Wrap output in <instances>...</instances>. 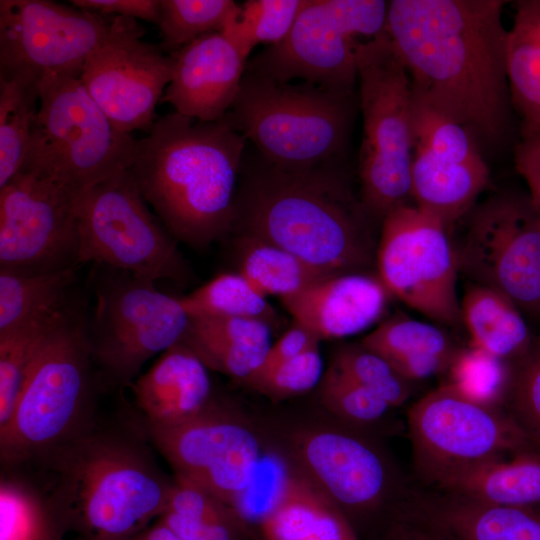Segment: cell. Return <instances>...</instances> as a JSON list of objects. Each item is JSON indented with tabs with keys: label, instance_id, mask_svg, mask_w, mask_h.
Listing matches in <instances>:
<instances>
[{
	"label": "cell",
	"instance_id": "cell-28",
	"mask_svg": "<svg viewBox=\"0 0 540 540\" xmlns=\"http://www.w3.org/2000/svg\"><path fill=\"white\" fill-rule=\"evenodd\" d=\"M260 530L263 540H359L343 509L308 477L294 473Z\"/></svg>",
	"mask_w": 540,
	"mask_h": 540
},
{
	"label": "cell",
	"instance_id": "cell-20",
	"mask_svg": "<svg viewBox=\"0 0 540 540\" xmlns=\"http://www.w3.org/2000/svg\"><path fill=\"white\" fill-rule=\"evenodd\" d=\"M294 446L305 476L342 509L374 511L393 489L385 456L363 436L347 430H309Z\"/></svg>",
	"mask_w": 540,
	"mask_h": 540
},
{
	"label": "cell",
	"instance_id": "cell-11",
	"mask_svg": "<svg viewBox=\"0 0 540 540\" xmlns=\"http://www.w3.org/2000/svg\"><path fill=\"white\" fill-rule=\"evenodd\" d=\"M387 11L388 2L382 0H306L288 36L258 54L245 71L353 93L357 39L380 34Z\"/></svg>",
	"mask_w": 540,
	"mask_h": 540
},
{
	"label": "cell",
	"instance_id": "cell-46",
	"mask_svg": "<svg viewBox=\"0 0 540 540\" xmlns=\"http://www.w3.org/2000/svg\"><path fill=\"white\" fill-rule=\"evenodd\" d=\"M158 519L181 540H241L247 528L240 522L199 521L171 512Z\"/></svg>",
	"mask_w": 540,
	"mask_h": 540
},
{
	"label": "cell",
	"instance_id": "cell-25",
	"mask_svg": "<svg viewBox=\"0 0 540 540\" xmlns=\"http://www.w3.org/2000/svg\"><path fill=\"white\" fill-rule=\"evenodd\" d=\"M207 367L242 381L262 363L271 346L269 323L260 319L190 316L180 341Z\"/></svg>",
	"mask_w": 540,
	"mask_h": 540
},
{
	"label": "cell",
	"instance_id": "cell-6",
	"mask_svg": "<svg viewBox=\"0 0 540 540\" xmlns=\"http://www.w3.org/2000/svg\"><path fill=\"white\" fill-rule=\"evenodd\" d=\"M354 100V93L245 71L226 118L270 163L286 169H310L341 156L351 129Z\"/></svg>",
	"mask_w": 540,
	"mask_h": 540
},
{
	"label": "cell",
	"instance_id": "cell-14",
	"mask_svg": "<svg viewBox=\"0 0 540 540\" xmlns=\"http://www.w3.org/2000/svg\"><path fill=\"white\" fill-rule=\"evenodd\" d=\"M376 262L389 294L438 323L462 324L455 249L439 219L414 204L388 213L382 220Z\"/></svg>",
	"mask_w": 540,
	"mask_h": 540
},
{
	"label": "cell",
	"instance_id": "cell-36",
	"mask_svg": "<svg viewBox=\"0 0 540 540\" xmlns=\"http://www.w3.org/2000/svg\"><path fill=\"white\" fill-rule=\"evenodd\" d=\"M189 316L209 315L260 319L272 309L266 297L238 273H222L190 294L180 297Z\"/></svg>",
	"mask_w": 540,
	"mask_h": 540
},
{
	"label": "cell",
	"instance_id": "cell-5",
	"mask_svg": "<svg viewBox=\"0 0 540 540\" xmlns=\"http://www.w3.org/2000/svg\"><path fill=\"white\" fill-rule=\"evenodd\" d=\"M85 308L76 298L44 333L7 425L1 458L20 463L48 455L79 435L93 386L94 361L85 335Z\"/></svg>",
	"mask_w": 540,
	"mask_h": 540
},
{
	"label": "cell",
	"instance_id": "cell-43",
	"mask_svg": "<svg viewBox=\"0 0 540 540\" xmlns=\"http://www.w3.org/2000/svg\"><path fill=\"white\" fill-rule=\"evenodd\" d=\"M0 540H42L55 527L52 517L24 487L2 481Z\"/></svg>",
	"mask_w": 540,
	"mask_h": 540
},
{
	"label": "cell",
	"instance_id": "cell-9",
	"mask_svg": "<svg viewBox=\"0 0 540 540\" xmlns=\"http://www.w3.org/2000/svg\"><path fill=\"white\" fill-rule=\"evenodd\" d=\"M93 265L95 306L84 324L89 349L106 381L131 385L150 358L182 340L190 316L155 281Z\"/></svg>",
	"mask_w": 540,
	"mask_h": 540
},
{
	"label": "cell",
	"instance_id": "cell-32",
	"mask_svg": "<svg viewBox=\"0 0 540 540\" xmlns=\"http://www.w3.org/2000/svg\"><path fill=\"white\" fill-rule=\"evenodd\" d=\"M40 77L0 74V188L24 163L39 109Z\"/></svg>",
	"mask_w": 540,
	"mask_h": 540
},
{
	"label": "cell",
	"instance_id": "cell-21",
	"mask_svg": "<svg viewBox=\"0 0 540 540\" xmlns=\"http://www.w3.org/2000/svg\"><path fill=\"white\" fill-rule=\"evenodd\" d=\"M170 55L172 78L160 102L200 121L224 118L239 93L247 58L220 32L205 34Z\"/></svg>",
	"mask_w": 540,
	"mask_h": 540
},
{
	"label": "cell",
	"instance_id": "cell-50",
	"mask_svg": "<svg viewBox=\"0 0 540 540\" xmlns=\"http://www.w3.org/2000/svg\"><path fill=\"white\" fill-rule=\"evenodd\" d=\"M123 540H181L171 529L159 519L152 526Z\"/></svg>",
	"mask_w": 540,
	"mask_h": 540
},
{
	"label": "cell",
	"instance_id": "cell-23",
	"mask_svg": "<svg viewBox=\"0 0 540 540\" xmlns=\"http://www.w3.org/2000/svg\"><path fill=\"white\" fill-rule=\"evenodd\" d=\"M131 387L137 407L151 426L181 423L212 403L208 369L182 342L164 351Z\"/></svg>",
	"mask_w": 540,
	"mask_h": 540
},
{
	"label": "cell",
	"instance_id": "cell-37",
	"mask_svg": "<svg viewBox=\"0 0 540 540\" xmlns=\"http://www.w3.org/2000/svg\"><path fill=\"white\" fill-rule=\"evenodd\" d=\"M60 312L0 336V429L12 416L41 338Z\"/></svg>",
	"mask_w": 540,
	"mask_h": 540
},
{
	"label": "cell",
	"instance_id": "cell-10",
	"mask_svg": "<svg viewBox=\"0 0 540 540\" xmlns=\"http://www.w3.org/2000/svg\"><path fill=\"white\" fill-rule=\"evenodd\" d=\"M79 262H91L153 280L183 282L188 265L177 240L142 197L125 170L78 195Z\"/></svg>",
	"mask_w": 540,
	"mask_h": 540
},
{
	"label": "cell",
	"instance_id": "cell-4",
	"mask_svg": "<svg viewBox=\"0 0 540 540\" xmlns=\"http://www.w3.org/2000/svg\"><path fill=\"white\" fill-rule=\"evenodd\" d=\"M48 456L55 510L89 540L126 539L166 511L173 482L134 446L83 433Z\"/></svg>",
	"mask_w": 540,
	"mask_h": 540
},
{
	"label": "cell",
	"instance_id": "cell-3",
	"mask_svg": "<svg viewBox=\"0 0 540 540\" xmlns=\"http://www.w3.org/2000/svg\"><path fill=\"white\" fill-rule=\"evenodd\" d=\"M236 198L245 236L278 246L335 275L373 261L371 218L332 169H286L258 152Z\"/></svg>",
	"mask_w": 540,
	"mask_h": 540
},
{
	"label": "cell",
	"instance_id": "cell-31",
	"mask_svg": "<svg viewBox=\"0 0 540 540\" xmlns=\"http://www.w3.org/2000/svg\"><path fill=\"white\" fill-rule=\"evenodd\" d=\"M77 268L21 274L0 270V336L51 317L77 297Z\"/></svg>",
	"mask_w": 540,
	"mask_h": 540
},
{
	"label": "cell",
	"instance_id": "cell-40",
	"mask_svg": "<svg viewBox=\"0 0 540 540\" xmlns=\"http://www.w3.org/2000/svg\"><path fill=\"white\" fill-rule=\"evenodd\" d=\"M331 364L383 399L391 408L404 404L414 391L413 382L400 375L386 359L360 344L341 348Z\"/></svg>",
	"mask_w": 540,
	"mask_h": 540
},
{
	"label": "cell",
	"instance_id": "cell-39",
	"mask_svg": "<svg viewBox=\"0 0 540 540\" xmlns=\"http://www.w3.org/2000/svg\"><path fill=\"white\" fill-rule=\"evenodd\" d=\"M448 371L449 383L468 397L504 407L511 376L510 363L471 347L460 351Z\"/></svg>",
	"mask_w": 540,
	"mask_h": 540
},
{
	"label": "cell",
	"instance_id": "cell-30",
	"mask_svg": "<svg viewBox=\"0 0 540 540\" xmlns=\"http://www.w3.org/2000/svg\"><path fill=\"white\" fill-rule=\"evenodd\" d=\"M460 309L471 347L510 363L532 341L534 334L524 315L507 297L491 288L470 282Z\"/></svg>",
	"mask_w": 540,
	"mask_h": 540
},
{
	"label": "cell",
	"instance_id": "cell-1",
	"mask_svg": "<svg viewBox=\"0 0 540 540\" xmlns=\"http://www.w3.org/2000/svg\"><path fill=\"white\" fill-rule=\"evenodd\" d=\"M502 0H392L386 32L413 98L464 127L478 144L499 143L512 108Z\"/></svg>",
	"mask_w": 540,
	"mask_h": 540
},
{
	"label": "cell",
	"instance_id": "cell-12",
	"mask_svg": "<svg viewBox=\"0 0 540 540\" xmlns=\"http://www.w3.org/2000/svg\"><path fill=\"white\" fill-rule=\"evenodd\" d=\"M458 272L507 297L540 328V220L529 195L495 193L466 215Z\"/></svg>",
	"mask_w": 540,
	"mask_h": 540
},
{
	"label": "cell",
	"instance_id": "cell-33",
	"mask_svg": "<svg viewBox=\"0 0 540 540\" xmlns=\"http://www.w3.org/2000/svg\"><path fill=\"white\" fill-rule=\"evenodd\" d=\"M245 237L247 247L239 273L265 297L290 296L315 282L335 276L311 266L278 246Z\"/></svg>",
	"mask_w": 540,
	"mask_h": 540
},
{
	"label": "cell",
	"instance_id": "cell-34",
	"mask_svg": "<svg viewBox=\"0 0 540 540\" xmlns=\"http://www.w3.org/2000/svg\"><path fill=\"white\" fill-rule=\"evenodd\" d=\"M306 0H249L227 18L222 33L248 58L259 43L275 45L293 28Z\"/></svg>",
	"mask_w": 540,
	"mask_h": 540
},
{
	"label": "cell",
	"instance_id": "cell-52",
	"mask_svg": "<svg viewBox=\"0 0 540 540\" xmlns=\"http://www.w3.org/2000/svg\"><path fill=\"white\" fill-rule=\"evenodd\" d=\"M43 540H59L57 531H52Z\"/></svg>",
	"mask_w": 540,
	"mask_h": 540
},
{
	"label": "cell",
	"instance_id": "cell-29",
	"mask_svg": "<svg viewBox=\"0 0 540 540\" xmlns=\"http://www.w3.org/2000/svg\"><path fill=\"white\" fill-rule=\"evenodd\" d=\"M506 41V70L512 108L521 136L540 131V0L515 2Z\"/></svg>",
	"mask_w": 540,
	"mask_h": 540
},
{
	"label": "cell",
	"instance_id": "cell-35",
	"mask_svg": "<svg viewBox=\"0 0 540 540\" xmlns=\"http://www.w3.org/2000/svg\"><path fill=\"white\" fill-rule=\"evenodd\" d=\"M237 6L232 0H160L158 46L170 55L205 34L221 32Z\"/></svg>",
	"mask_w": 540,
	"mask_h": 540
},
{
	"label": "cell",
	"instance_id": "cell-38",
	"mask_svg": "<svg viewBox=\"0 0 540 540\" xmlns=\"http://www.w3.org/2000/svg\"><path fill=\"white\" fill-rule=\"evenodd\" d=\"M510 367L504 408L530 446L540 452V328L527 350L510 362Z\"/></svg>",
	"mask_w": 540,
	"mask_h": 540
},
{
	"label": "cell",
	"instance_id": "cell-7",
	"mask_svg": "<svg viewBox=\"0 0 540 540\" xmlns=\"http://www.w3.org/2000/svg\"><path fill=\"white\" fill-rule=\"evenodd\" d=\"M81 72L41 75L39 109L20 169L49 178L76 195L128 170L137 145L90 96Z\"/></svg>",
	"mask_w": 540,
	"mask_h": 540
},
{
	"label": "cell",
	"instance_id": "cell-44",
	"mask_svg": "<svg viewBox=\"0 0 540 540\" xmlns=\"http://www.w3.org/2000/svg\"><path fill=\"white\" fill-rule=\"evenodd\" d=\"M319 345L274 368L250 375L241 382L272 399H285L311 390L322 379Z\"/></svg>",
	"mask_w": 540,
	"mask_h": 540
},
{
	"label": "cell",
	"instance_id": "cell-2",
	"mask_svg": "<svg viewBox=\"0 0 540 540\" xmlns=\"http://www.w3.org/2000/svg\"><path fill=\"white\" fill-rule=\"evenodd\" d=\"M246 142L226 116L204 122L174 111L137 140L128 170L170 234L205 249L235 226Z\"/></svg>",
	"mask_w": 540,
	"mask_h": 540
},
{
	"label": "cell",
	"instance_id": "cell-17",
	"mask_svg": "<svg viewBox=\"0 0 540 540\" xmlns=\"http://www.w3.org/2000/svg\"><path fill=\"white\" fill-rule=\"evenodd\" d=\"M143 34L135 19L115 16L112 31L86 59L80 75L109 120L127 134L152 129L174 67L173 57L143 41Z\"/></svg>",
	"mask_w": 540,
	"mask_h": 540
},
{
	"label": "cell",
	"instance_id": "cell-18",
	"mask_svg": "<svg viewBox=\"0 0 540 540\" xmlns=\"http://www.w3.org/2000/svg\"><path fill=\"white\" fill-rule=\"evenodd\" d=\"M148 430L176 478L204 489L230 508L253 479L263 454L255 434L212 403L181 423L148 425Z\"/></svg>",
	"mask_w": 540,
	"mask_h": 540
},
{
	"label": "cell",
	"instance_id": "cell-22",
	"mask_svg": "<svg viewBox=\"0 0 540 540\" xmlns=\"http://www.w3.org/2000/svg\"><path fill=\"white\" fill-rule=\"evenodd\" d=\"M388 295L379 278L347 273L315 282L281 301L294 323L321 341L367 329L383 315Z\"/></svg>",
	"mask_w": 540,
	"mask_h": 540
},
{
	"label": "cell",
	"instance_id": "cell-13",
	"mask_svg": "<svg viewBox=\"0 0 540 540\" xmlns=\"http://www.w3.org/2000/svg\"><path fill=\"white\" fill-rule=\"evenodd\" d=\"M407 424L415 469L428 484L458 469L533 449L504 407L476 401L449 382L414 403Z\"/></svg>",
	"mask_w": 540,
	"mask_h": 540
},
{
	"label": "cell",
	"instance_id": "cell-24",
	"mask_svg": "<svg viewBox=\"0 0 540 540\" xmlns=\"http://www.w3.org/2000/svg\"><path fill=\"white\" fill-rule=\"evenodd\" d=\"M409 512L452 540H540V504L491 505L443 492L419 497Z\"/></svg>",
	"mask_w": 540,
	"mask_h": 540
},
{
	"label": "cell",
	"instance_id": "cell-51",
	"mask_svg": "<svg viewBox=\"0 0 540 540\" xmlns=\"http://www.w3.org/2000/svg\"><path fill=\"white\" fill-rule=\"evenodd\" d=\"M530 199L538 212V216L540 220V195L535 196V197H530Z\"/></svg>",
	"mask_w": 540,
	"mask_h": 540
},
{
	"label": "cell",
	"instance_id": "cell-49",
	"mask_svg": "<svg viewBox=\"0 0 540 540\" xmlns=\"http://www.w3.org/2000/svg\"><path fill=\"white\" fill-rule=\"evenodd\" d=\"M390 540H452L442 530L408 512L391 531Z\"/></svg>",
	"mask_w": 540,
	"mask_h": 540
},
{
	"label": "cell",
	"instance_id": "cell-19",
	"mask_svg": "<svg viewBox=\"0 0 540 540\" xmlns=\"http://www.w3.org/2000/svg\"><path fill=\"white\" fill-rule=\"evenodd\" d=\"M413 101L412 201L449 229L476 205L489 168L464 127Z\"/></svg>",
	"mask_w": 540,
	"mask_h": 540
},
{
	"label": "cell",
	"instance_id": "cell-41",
	"mask_svg": "<svg viewBox=\"0 0 540 540\" xmlns=\"http://www.w3.org/2000/svg\"><path fill=\"white\" fill-rule=\"evenodd\" d=\"M320 398L329 412L357 427L377 422L391 408L333 364L321 379Z\"/></svg>",
	"mask_w": 540,
	"mask_h": 540
},
{
	"label": "cell",
	"instance_id": "cell-8",
	"mask_svg": "<svg viewBox=\"0 0 540 540\" xmlns=\"http://www.w3.org/2000/svg\"><path fill=\"white\" fill-rule=\"evenodd\" d=\"M356 63L363 118L360 201L371 220L382 222L412 200L413 93L386 29L359 43Z\"/></svg>",
	"mask_w": 540,
	"mask_h": 540
},
{
	"label": "cell",
	"instance_id": "cell-27",
	"mask_svg": "<svg viewBox=\"0 0 540 540\" xmlns=\"http://www.w3.org/2000/svg\"><path fill=\"white\" fill-rule=\"evenodd\" d=\"M360 345L413 383L449 370L462 350L439 327L400 313L383 321Z\"/></svg>",
	"mask_w": 540,
	"mask_h": 540
},
{
	"label": "cell",
	"instance_id": "cell-26",
	"mask_svg": "<svg viewBox=\"0 0 540 540\" xmlns=\"http://www.w3.org/2000/svg\"><path fill=\"white\" fill-rule=\"evenodd\" d=\"M432 485L444 493L500 506L540 504V452L525 449L450 472Z\"/></svg>",
	"mask_w": 540,
	"mask_h": 540
},
{
	"label": "cell",
	"instance_id": "cell-53",
	"mask_svg": "<svg viewBox=\"0 0 540 540\" xmlns=\"http://www.w3.org/2000/svg\"><path fill=\"white\" fill-rule=\"evenodd\" d=\"M538 133L540 134V131Z\"/></svg>",
	"mask_w": 540,
	"mask_h": 540
},
{
	"label": "cell",
	"instance_id": "cell-48",
	"mask_svg": "<svg viewBox=\"0 0 540 540\" xmlns=\"http://www.w3.org/2000/svg\"><path fill=\"white\" fill-rule=\"evenodd\" d=\"M319 342L320 340L311 332L294 323L293 327L271 344L260 366L250 375L264 373L309 348L319 345Z\"/></svg>",
	"mask_w": 540,
	"mask_h": 540
},
{
	"label": "cell",
	"instance_id": "cell-16",
	"mask_svg": "<svg viewBox=\"0 0 540 540\" xmlns=\"http://www.w3.org/2000/svg\"><path fill=\"white\" fill-rule=\"evenodd\" d=\"M114 20L48 0H1L0 74L82 70Z\"/></svg>",
	"mask_w": 540,
	"mask_h": 540
},
{
	"label": "cell",
	"instance_id": "cell-42",
	"mask_svg": "<svg viewBox=\"0 0 540 540\" xmlns=\"http://www.w3.org/2000/svg\"><path fill=\"white\" fill-rule=\"evenodd\" d=\"M291 472L273 454H262L253 479L231 509L245 525L259 527L280 501Z\"/></svg>",
	"mask_w": 540,
	"mask_h": 540
},
{
	"label": "cell",
	"instance_id": "cell-45",
	"mask_svg": "<svg viewBox=\"0 0 540 540\" xmlns=\"http://www.w3.org/2000/svg\"><path fill=\"white\" fill-rule=\"evenodd\" d=\"M165 512L199 521L243 523L237 514L221 500L204 489L179 478H176L172 484Z\"/></svg>",
	"mask_w": 540,
	"mask_h": 540
},
{
	"label": "cell",
	"instance_id": "cell-15",
	"mask_svg": "<svg viewBox=\"0 0 540 540\" xmlns=\"http://www.w3.org/2000/svg\"><path fill=\"white\" fill-rule=\"evenodd\" d=\"M78 195L19 171L0 188V270L44 274L78 268Z\"/></svg>",
	"mask_w": 540,
	"mask_h": 540
},
{
	"label": "cell",
	"instance_id": "cell-47",
	"mask_svg": "<svg viewBox=\"0 0 540 540\" xmlns=\"http://www.w3.org/2000/svg\"><path fill=\"white\" fill-rule=\"evenodd\" d=\"M79 9L105 16L141 19L158 24L160 0H70Z\"/></svg>",
	"mask_w": 540,
	"mask_h": 540
}]
</instances>
